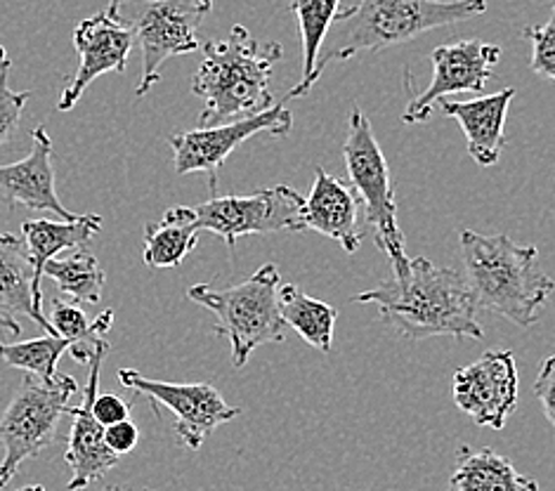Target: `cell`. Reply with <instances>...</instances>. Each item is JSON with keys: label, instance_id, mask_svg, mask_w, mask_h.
Segmentation results:
<instances>
[{"label": "cell", "instance_id": "2", "mask_svg": "<svg viewBox=\"0 0 555 491\" xmlns=\"http://www.w3.org/2000/svg\"><path fill=\"white\" fill-rule=\"evenodd\" d=\"M464 276L478 310L504 316L518 328L534 326L555 290L541 270L537 246H520L506 234L459 232Z\"/></svg>", "mask_w": 555, "mask_h": 491}, {"label": "cell", "instance_id": "11", "mask_svg": "<svg viewBox=\"0 0 555 491\" xmlns=\"http://www.w3.org/2000/svg\"><path fill=\"white\" fill-rule=\"evenodd\" d=\"M118 380H121L126 388L147 397L156 414L158 404L173 411L178 440L192 451L202 449L206 437L218 426H222V423L234 421L242 414V409L230 406L214 385L208 383L154 380L144 378L135 369L118 371Z\"/></svg>", "mask_w": 555, "mask_h": 491}, {"label": "cell", "instance_id": "15", "mask_svg": "<svg viewBox=\"0 0 555 491\" xmlns=\"http://www.w3.org/2000/svg\"><path fill=\"white\" fill-rule=\"evenodd\" d=\"M107 350L109 343L100 338L95 343V352H92L88 362L90 376L83 392V402L78 406H69L74 426L69 435L67 454H64V461H67L72 468V480L67 484L69 491H81L95 480H102L112 468H116L118 458H121L114 454L107 442H104V426L95 418V414H92V402H95L100 388V369Z\"/></svg>", "mask_w": 555, "mask_h": 491}, {"label": "cell", "instance_id": "4", "mask_svg": "<svg viewBox=\"0 0 555 491\" xmlns=\"http://www.w3.org/2000/svg\"><path fill=\"white\" fill-rule=\"evenodd\" d=\"M282 57L280 43L258 46L242 24L232 26L224 41H208L192 83L194 95L206 102L199 126H222L270 109L274 104L270 78Z\"/></svg>", "mask_w": 555, "mask_h": 491}, {"label": "cell", "instance_id": "26", "mask_svg": "<svg viewBox=\"0 0 555 491\" xmlns=\"http://www.w3.org/2000/svg\"><path fill=\"white\" fill-rule=\"evenodd\" d=\"M50 324L55 328V334L62 338H69L72 357L78 364H88L92 352H95V343L104 338V334L114 324V310H104L95 320H88L86 312L74 302L55 300L52 302Z\"/></svg>", "mask_w": 555, "mask_h": 491}, {"label": "cell", "instance_id": "18", "mask_svg": "<svg viewBox=\"0 0 555 491\" xmlns=\"http://www.w3.org/2000/svg\"><path fill=\"white\" fill-rule=\"evenodd\" d=\"M515 98V88H504L494 95L475 98L468 102L438 100L435 107L442 116L454 118L466 135L468 154L478 166L492 168L499 164L501 152L506 147V116Z\"/></svg>", "mask_w": 555, "mask_h": 491}, {"label": "cell", "instance_id": "1", "mask_svg": "<svg viewBox=\"0 0 555 491\" xmlns=\"http://www.w3.org/2000/svg\"><path fill=\"white\" fill-rule=\"evenodd\" d=\"M354 302L376 305L383 322L406 340L485 336L466 276L428 258H412L406 270L392 272L386 282L354 296Z\"/></svg>", "mask_w": 555, "mask_h": 491}, {"label": "cell", "instance_id": "23", "mask_svg": "<svg viewBox=\"0 0 555 491\" xmlns=\"http://www.w3.org/2000/svg\"><path fill=\"white\" fill-rule=\"evenodd\" d=\"M291 12H294L298 20V29H300V46H302V74L298 86L288 90V100H298L302 95H308L312 86L317 83L314 69H317V60H320V50L324 38L332 29V24L336 22V15L340 12V0H294L291 3Z\"/></svg>", "mask_w": 555, "mask_h": 491}, {"label": "cell", "instance_id": "6", "mask_svg": "<svg viewBox=\"0 0 555 491\" xmlns=\"http://www.w3.org/2000/svg\"><path fill=\"white\" fill-rule=\"evenodd\" d=\"M343 158H346L350 188L360 198L366 222L374 228L376 246L390 258L392 272L406 270L412 258L404 250L406 238L398 222V198H395L392 172L374 135L372 121L360 107L350 109Z\"/></svg>", "mask_w": 555, "mask_h": 491}, {"label": "cell", "instance_id": "25", "mask_svg": "<svg viewBox=\"0 0 555 491\" xmlns=\"http://www.w3.org/2000/svg\"><path fill=\"white\" fill-rule=\"evenodd\" d=\"M43 276H50L60 286L62 294L76 302L98 305L102 298L104 270L100 268V260L83 248L64 258L48 260Z\"/></svg>", "mask_w": 555, "mask_h": 491}, {"label": "cell", "instance_id": "3", "mask_svg": "<svg viewBox=\"0 0 555 491\" xmlns=\"http://www.w3.org/2000/svg\"><path fill=\"white\" fill-rule=\"evenodd\" d=\"M485 12V0H360L336 15L322 43L314 78L320 81L332 62L409 43L421 34L480 17Z\"/></svg>", "mask_w": 555, "mask_h": 491}, {"label": "cell", "instance_id": "8", "mask_svg": "<svg viewBox=\"0 0 555 491\" xmlns=\"http://www.w3.org/2000/svg\"><path fill=\"white\" fill-rule=\"evenodd\" d=\"M78 392V383L69 374H57L43 383L26 376L0 418V444L5 458L0 463V487H5L24 461L36 458L55 442L57 423L69 414V400Z\"/></svg>", "mask_w": 555, "mask_h": 491}, {"label": "cell", "instance_id": "29", "mask_svg": "<svg viewBox=\"0 0 555 491\" xmlns=\"http://www.w3.org/2000/svg\"><path fill=\"white\" fill-rule=\"evenodd\" d=\"M10 76V60H0V144H5L22 121V112L29 102L31 92L29 90H12L8 86Z\"/></svg>", "mask_w": 555, "mask_h": 491}, {"label": "cell", "instance_id": "13", "mask_svg": "<svg viewBox=\"0 0 555 491\" xmlns=\"http://www.w3.org/2000/svg\"><path fill=\"white\" fill-rule=\"evenodd\" d=\"M430 86L409 102L402 121L409 126L426 124L435 112V102L454 92H478L492 78L501 60V48L482 41H459L433 50Z\"/></svg>", "mask_w": 555, "mask_h": 491}, {"label": "cell", "instance_id": "5", "mask_svg": "<svg viewBox=\"0 0 555 491\" xmlns=\"http://www.w3.org/2000/svg\"><path fill=\"white\" fill-rule=\"evenodd\" d=\"M280 288L282 274L276 264L268 262L246 282L228 288L196 284L188 290V298L216 314V336L230 343L232 366L242 369L260 345L286 340Z\"/></svg>", "mask_w": 555, "mask_h": 491}, {"label": "cell", "instance_id": "7", "mask_svg": "<svg viewBox=\"0 0 555 491\" xmlns=\"http://www.w3.org/2000/svg\"><path fill=\"white\" fill-rule=\"evenodd\" d=\"M214 0H112L107 12L133 29L142 50L138 95L144 98L162 78V66L199 48V24Z\"/></svg>", "mask_w": 555, "mask_h": 491}, {"label": "cell", "instance_id": "31", "mask_svg": "<svg viewBox=\"0 0 555 491\" xmlns=\"http://www.w3.org/2000/svg\"><path fill=\"white\" fill-rule=\"evenodd\" d=\"M104 442H107V447L114 451V454L124 456V454H130L140 442V430L135 423L128 421H121V423H114V426L104 428Z\"/></svg>", "mask_w": 555, "mask_h": 491}, {"label": "cell", "instance_id": "36", "mask_svg": "<svg viewBox=\"0 0 555 491\" xmlns=\"http://www.w3.org/2000/svg\"><path fill=\"white\" fill-rule=\"evenodd\" d=\"M116 491H121V489H116Z\"/></svg>", "mask_w": 555, "mask_h": 491}, {"label": "cell", "instance_id": "16", "mask_svg": "<svg viewBox=\"0 0 555 491\" xmlns=\"http://www.w3.org/2000/svg\"><path fill=\"white\" fill-rule=\"evenodd\" d=\"M360 208V198H357L350 184L334 178L322 166H317L310 196L300 210L298 232H320L334 238L346 254H357V248L362 244Z\"/></svg>", "mask_w": 555, "mask_h": 491}, {"label": "cell", "instance_id": "32", "mask_svg": "<svg viewBox=\"0 0 555 491\" xmlns=\"http://www.w3.org/2000/svg\"><path fill=\"white\" fill-rule=\"evenodd\" d=\"M92 414H95L104 428H109L114 423L128 421L130 409L118 395H98L95 402H92Z\"/></svg>", "mask_w": 555, "mask_h": 491}, {"label": "cell", "instance_id": "17", "mask_svg": "<svg viewBox=\"0 0 555 491\" xmlns=\"http://www.w3.org/2000/svg\"><path fill=\"white\" fill-rule=\"evenodd\" d=\"M0 194L10 208L22 206L26 210H48L62 220L76 216L64 208L55 190V168H52V140L46 126L31 132V152L17 164L0 166Z\"/></svg>", "mask_w": 555, "mask_h": 491}, {"label": "cell", "instance_id": "28", "mask_svg": "<svg viewBox=\"0 0 555 491\" xmlns=\"http://www.w3.org/2000/svg\"><path fill=\"white\" fill-rule=\"evenodd\" d=\"M525 38L532 43V72L555 86V5L544 26H527Z\"/></svg>", "mask_w": 555, "mask_h": 491}, {"label": "cell", "instance_id": "9", "mask_svg": "<svg viewBox=\"0 0 555 491\" xmlns=\"http://www.w3.org/2000/svg\"><path fill=\"white\" fill-rule=\"evenodd\" d=\"M306 196L286 184L258 190L246 196H214L194 206L199 230L214 232L234 248L242 236L298 232Z\"/></svg>", "mask_w": 555, "mask_h": 491}, {"label": "cell", "instance_id": "34", "mask_svg": "<svg viewBox=\"0 0 555 491\" xmlns=\"http://www.w3.org/2000/svg\"><path fill=\"white\" fill-rule=\"evenodd\" d=\"M15 491H46V489H43L41 484H38V487H36V484H29V487H22V489H15Z\"/></svg>", "mask_w": 555, "mask_h": 491}, {"label": "cell", "instance_id": "30", "mask_svg": "<svg viewBox=\"0 0 555 491\" xmlns=\"http://www.w3.org/2000/svg\"><path fill=\"white\" fill-rule=\"evenodd\" d=\"M534 395L537 400L544 406V416L555 430V354L544 360L541 364L539 376L534 380Z\"/></svg>", "mask_w": 555, "mask_h": 491}, {"label": "cell", "instance_id": "21", "mask_svg": "<svg viewBox=\"0 0 555 491\" xmlns=\"http://www.w3.org/2000/svg\"><path fill=\"white\" fill-rule=\"evenodd\" d=\"M449 491H539V482L515 470L494 449L461 447Z\"/></svg>", "mask_w": 555, "mask_h": 491}, {"label": "cell", "instance_id": "33", "mask_svg": "<svg viewBox=\"0 0 555 491\" xmlns=\"http://www.w3.org/2000/svg\"><path fill=\"white\" fill-rule=\"evenodd\" d=\"M0 334H8V336H22V324L15 320V316H8L0 312Z\"/></svg>", "mask_w": 555, "mask_h": 491}, {"label": "cell", "instance_id": "10", "mask_svg": "<svg viewBox=\"0 0 555 491\" xmlns=\"http://www.w3.org/2000/svg\"><path fill=\"white\" fill-rule=\"evenodd\" d=\"M294 128V114H291L284 102L272 104L270 109L236 118V121L210 126L199 130H188L170 135L168 144L176 154V172L188 176V172H206L210 190L218 188V172L222 170L228 156L244 144L246 140L270 132V135L284 138Z\"/></svg>", "mask_w": 555, "mask_h": 491}, {"label": "cell", "instance_id": "12", "mask_svg": "<svg viewBox=\"0 0 555 491\" xmlns=\"http://www.w3.org/2000/svg\"><path fill=\"white\" fill-rule=\"evenodd\" d=\"M518 383L515 354L511 350H487L478 362L456 371L452 395L475 426L501 430L518 406Z\"/></svg>", "mask_w": 555, "mask_h": 491}, {"label": "cell", "instance_id": "14", "mask_svg": "<svg viewBox=\"0 0 555 491\" xmlns=\"http://www.w3.org/2000/svg\"><path fill=\"white\" fill-rule=\"evenodd\" d=\"M135 34L124 22L112 17L107 10L88 17L74 29V46L81 55V64L72 78L69 88L57 100L60 112H69L81 100L86 88L104 74L126 72L128 55L135 46Z\"/></svg>", "mask_w": 555, "mask_h": 491}, {"label": "cell", "instance_id": "19", "mask_svg": "<svg viewBox=\"0 0 555 491\" xmlns=\"http://www.w3.org/2000/svg\"><path fill=\"white\" fill-rule=\"evenodd\" d=\"M102 232V216L88 214L74 220H26L22 224L24 244L29 248L34 262V300L43 310V290L41 279L48 260L57 258L62 250L81 248L92 236Z\"/></svg>", "mask_w": 555, "mask_h": 491}, {"label": "cell", "instance_id": "35", "mask_svg": "<svg viewBox=\"0 0 555 491\" xmlns=\"http://www.w3.org/2000/svg\"><path fill=\"white\" fill-rule=\"evenodd\" d=\"M8 55H5V48L3 46H0V60H5Z\"/></svg>", "mask_w": 555, "mask_h": 491}, {"label": "cell", "instance_id": "20", "mask_svg": "<svg viewBox=\"0 0 555 491\" xmlns=\"http://www.w3.org/2000/svg\"><path fill=\"white\" fill-rule=\"evenodd\" d=\"M0 312L15 320L29 316L46 334L57 336L34 300V262L29 248L10 232H0Z\"/></svg>", "mask_w": 555, "mask_h": 491}, {"label": "cell", "instance_id": "22", "mask_svg": "<svg viewBox=\"0 0 555 491\" xmlns=\"http://www.w3.org/2000/svg\"><path fill=\"white\" fill-rule=\"evenodd\" d=\"M199 220L190 206H176L144 228V262L150 268H178L199 244Z\"/></svg>", "mask_w": 555, "mask_h": 491}, {"label": "cell", "instance_id": "27", "mask_svg": "<svg viewBox=\"0 0 555 491\" xmlns=\"http://www.w3.org/2000/svg\"><path fill=\"white\" fill-rule=\"evenodd\" d=\"M72 340L62 336H41L22 343H3L0 340V360L10 366L26 371L29 376L41 378L43 383L55 380L57 362L64 352L72 350Z\"/></svg>", "mask_w": 555, "mask_h": 491}, {"label": "cell", "instance_id": "24", "mask_svg": "<svg viewBox=\"0 0 555 491\" xmlns=\"http://www.w3.org/2000/svg\"><path fill=\"white\" fill-rule=\"evenodd\" d=\"M280 308L286 326L312 348L328 354L334 348V326L338 320V310L324 300L310 298L294 284H282L280 288Z\"/></svg>", "mask_w": 555, "mask_h": 491}]
</instances>
